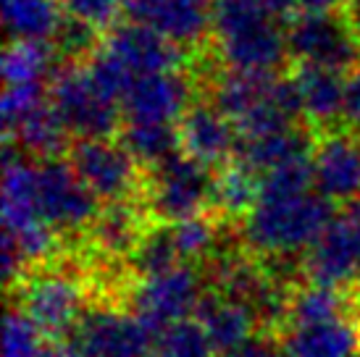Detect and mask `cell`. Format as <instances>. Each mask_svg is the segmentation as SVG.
<instances>
[{"label":"cell","mask_w":360,"mask_h":357,"mask_svg":"<svg viewBox=\"0 0 360 357\" xmlns=\"http://www.w3.org/2000/svg\"><path fill=\"white\" fill-rule=\"evenodd\" d=\"M42 357H84V355H82L79 347L66 337V339H53V342H48Z\"/></svg>","instance_id":"e575fe53"},{"label":"cell","mask_w":360,"mask_h":357,"mask_svg":"<svg viewBox=\"0 0 360 357\" xmlns=\"http://www.w3.org/2000/svg\"><path fill=\"white\" fill-rule=\"evenodd\" d=\"M176 137H179V152L213 171L234 158L240 142L234 121L205 95L192 100L179 116Z\"/></svg>","instance_id":"9a60e30c"},{"label":"cell","mask_w":360,"mask_h":357,"mask_svg":"<svg viewBox=\"0 0 360 357\" xmlns=\"http://www.w3.org/2000/svg\"><path fill=\"white\" fill-rule=\"evenodd\" d=\"M337 318H347V297H345V289L310 284V281H305L302 287L292 289L287 328L326 323V320H337ZM287 328H284V331H287ZM284 331H281V334H284Z\"/></svg>","instance_id":"d4e9b609"},{"label":"cell","mask_w":360,"mask_h":357,"mask_svg":"<svg viewBox=\"0 0 360 357\" xmlns=\"http://www.w3.org/2000/svg\"><path fill=\"white\" fill-rule=\"evenodd\" d=\"M360 273V228L345 213H337L329 226L302 255V276L310 284L347 289Z\"/></svg>","instance_id":"5bb4252c"},{"label":"cell","mask_w":360,"mask_h":357,"mask_svg":"<svg viewBox=\"0 0 360 357\" xmlns=\"http://www.w3.org/2000/svg\"><path fill=\"white\" fill-rule=\"evenodd\" d=\"M260 195V174L245 166L242 160L231 158L213 171V205L210 216L219 223H231L250 216Z\"/></svg>","instance_id":"7402d4cb"},{"label":"cell","mask_w":360,"mask_h":357,"mask_svg":"<svg viewBox=\"0 0 360 357\" xmlns=\"http://www.w3.org/2000/svg\"><path fill=\"white\" fill-rule=\"evenodd\" d=\"M345 126L360 129V63L347 74L345 84Z\"/></svg>","instance_id":"1f68e13d"},{"label":"cell","mask_w":360,"mask_h":357,"mask_svg":"<svg viewBox=\"0 0 360 357\" xmlns=\"http://www.w3.org/2000/svg\"><path fill=\"white\" fill-rule=\"evenodd\" d=\"M3 24L8 40H45L53 42L63 27L60 0H0Z\"/></svg>","instance_id":"603a6c76"},{"label":"cell","mask_w":360,"mask_h":357,"mask_svg":"<svg viewBox=\"0 0 360 357\" xmlns=\"http://www.w3.org/2000/svg\"><path fill=\"white\" fill-rule=\"evenodd\" d=\"M58 50L45 40H8L3 50V84L51 82Z\"/></svg>","instance_id":"cb8c5ba5"},{"label":"cell","mask_w":360,"mask_h":357,"mask_svg":"<svg viewBox=\"0 0 360 357\" xmlns=\"http://www.w3.org/2000/svg\"><path fill=\"white\" fill-rule=\"evenodd\" d=\"M119 139L145 169L179 152L176 124H124Z\"/></svg>","instance_id":"484cf974"},{"label":"cell","mask_w":360,"mask_h":357,"mask_svg":"<svg viewBox=\"0 0 360 357\" xmlns=\"http://www.w3.org/2000/svg\"><path fill=\"white\" fill-rule=\"evenodd\" d=\"M3 142L19 148L30 158L45 160L66 155L74 137L69 134L66 124L60 121L58 110L53 108L51 95H48L45 103H40L34 110H30L13 129L3 134Z\"/></svg>","instance_id":"ffe728a7"},{"label":"cell","mask_w":360,"mask_h":357,"mask_svg":"<svg viewBox=\"0 0 360 357\" xmlns=\"http://www.w3.org/2000/svg\"><path fill=\"white\" fill-rule=\"evenodd\" d=\"M192 318L202 326L219 357L240 352L255 339V331L260 328L255 310L245 299H237L210 287H205Z\"/></svg>","instance_id":"e0dca14e"},{"label":"cell","mask_w":360,"mask_h":357,"mask_svg":"<svg viewBox=\"0 0 360 357\" xmlns=\"http://www.w3.org/2000/svg\"><path fill=\"white\" fill-rule=\"evenodd\" d=\"M66 19H74L105 37L127 16V0H60Z\"/></svg>","instance_id":"f1b7e54d"},{"label":"cell","mask_w":360,"mask_h":357,"mask_svg":"<svg viewBox=\"0 0 360 357\" xmlns=\"http://www.w3.org/2000/svg\"><path fill=\"white\" fill-rule=\"evenodd\" d=\"M210 45L231 69L279 74L290 60L287 24L260 0H213Z\"/></svg>","instance_id":"6da1fadb"},{"label":"cell","mask_w":360,"mask_h":357,"mask_svg":"<svg viewBox=\"0 0 360 357\" xmlns=\"http://www.w3.org/2000/svg\"><path fill=\"white\" fill-rule=\"evenodd\" d=\"M276 339L287 357H355L360 349V331L347 318L292 326Z\"/></svg>","instance_id":"44dd1931"},{"label":"cell","mask_w":360,"mask_h":357,"mask_svg":"<svg viewBox=\"0 0 360 357\" xmlns=\"http://www.w3.org/2000/svg\"><path fill=\"white\" fill-rule=\"evenodd\" d=\"M350 289H355V297H358V302H360V273H358V278H355V284H352Z\"/></svg>","instance_id":"74e56055"},{"label":"cell","mask_w":360,"mask_h":357,"mask_svg":"<svg viewBox=\"0 0 360 357\" xmlns=\"http://www.w3.org/2000/svg\"><path fill=\"white\" fill-rule=\"evenodd\" d=\"M48 100V82H32V84H6L0 100V116H3V134L11 131L30 110Z\"/></svg>","instance_id":"4dcf8cb0"},{"label":"cell","mask_w":360,"mask_h":357,"mask_svg":"<svg viewBox=\"0 0 360 357\" xmlns=\"http://www.w3.org/2000/svg\"><path fill=\"white\" fill-rule=\"evenodd\" d=\"M145 357H219L195 318H184L155 334Z\"/></svg>","instance_id":"4316f807"},{"label":"cell","mask_w":360,"mask_h":357,"mask_svg":"<svg viewBox=\"0 0 360 357\" xmlns=\"http://www.w3.org/2000/svg\"><path fill=\"white\" fill-rule=\"evenodd\" d=\"M347 0H297L300 13H342Z\"/></svg>","instance_id":"836d02e7"},{"label":"cell","mask_w":360,"mask_h":357,"mask_svg":"<svg viewBox=\"0 0 360 357\" xmlns=\"http://www.w3.org/2000/svg\"><path fill=\"white\" fill-rule=\"evenodd\" d=\"M48 95L74 139L119 137L124 126L121 103L98 84L87 60H63L56 66Z\"/></svg>","instance_id":"5b68a950"},{"label":"cell","mask_w":360,"mask_h":357,"mask_svg":"<svg viewBox=\"0 0 360 357\" xmlns=\"http://www.w3.org/2000/svg\"><path fill=\"white\" fill-rule=\"evenodd\" d=\"M260 3H263L276 19L284 21V24L292 21L297 13H300V11H297V0H260Z\"/></svg>","instance_id":"d590c367"},{"label":"cell","mask_w":360,"mask_h":357,"mask_svg":"<svg viewBox=\"0 0 360 357\" xmlns=\"http://www.w3.org/2000/svg\"><path fill=\"white\" fill-rule=\"evenodd\" d=\"M48 339L19 308H8L3 328V357H42Z\"/></svg>","instance_id":"f546056e"},{"label":"cell","mask_w":360,"mask_h":357,"mask_svg":"<svg viewBox=\"0 0 360 357\" xmlns=\"http://www.w3.org/2000/svg\"><path fill=\"white\" fill-rule=\"evenodd\" d=\"M3 234L19 245L30 268L56 258L60 234L48 223L37 192V160L13 145L3 152Z\"/></svg>","instance_id":"3957f363"},{"label":"cell","mask_w":360,"mask_h":357,"mask_svg":"<svg viewBox=\"0 0 360 357\" xmlns=\"http://www.w3.org/2000/svg\"><path fill=\"white\" fill-rule=\"evenodd\" d=\"M292 79L302 100L305 124L313 131L337 129V121H345V84L347 74L313 63H290Z\"/></svg>","instance_id":"d6986e66"},{"label":"cell","mask_w":360,"mask_h":357,"mask_svg":"<svg viewBox=\"0 0 360 357\" xmlns=\"http://www.w3.org/2000/svg\"><path fill=\"white\" fill-rule=\"evenodd\" d=\"M37 192L42 213L58 234H87L103 208L66 155L37 160Z\"/></svg>","instance_id":"30bf717a"},{"label":"cell","mask_w":360,"mask_h":357,"mask_svg":"<svg viewBox=\"0 0 360 357\" xmlns=\"http://www.w3.org/2000/svg\"><path fill=\"white\" fill-rule=\"evenodd\" d=\"M337 213V202L319 189L300 195H260L250 216L242 221L245 245L260 258L305 252Z\"/></svg>","instance_id":"7a4b0ae2"},{"label":"cell","mask_w":360,"mask_h":357,"mask_svg":"<svg viewBox=\"0 0 360 357\" xmlns=\"http://www.w3.org/2000/svg\"><path fill=\"white\" fill-rule=\"evenodd\" d=\"M69 339L84 357H145L155 334L127 305L101 302L82 313Z\"/></svg>","instance_id":"8fae6325"},{"label":"cell","mask_w":360,"mask_h":357,"mask_svg":"<svg viewBox=\"0 0 360 357\" xmlns=\"http://www.w3.org/2000/svg\"><path fill=\"white\" fill-rule=\"evenodd\" d=\"M219 226L221 223L213 216H198V219L171 223L181 263H192V266L208 263L210 255H213V247H216Z\"/></svg>","instance_id":"83f0119b"},{"label":"cell","mask_w":360,"mask_h":357,"mask_svg":"<svg viewBox=\"0 0 360 357\" xmlns=\"http://www.w3.org/2000/svg\"><path fill=\"white\" fill-rule=\"evenodd\" d=\"M290 63L350 74L360 63V37L342 13H297L287 21Z\"/></svg>","instance_id":"9c48e42d"},{"label":"cell","mask_w":360,"mask_h":357,"mask_svg":"<svg viewBox=\"0 0 360 357\" xmlns=\"http://www.w3.org/2000/svg\"><path fill=\"white\" fill-rule=\"evenodd\" d=\"M150 223V216L142 208L140 200L110 202V205L101 208L98 219L92 221L84 239H87V247L101 258V263H105V266L124 263L127 266Z\"/></svg>","instance_id":"ac0fdd59"},{"label":"cell","mask_w":360,"mask_h":357,"mask_svg":"<svg viewBox=\"0 0 360 357\" xmlns=\"http://www.w3.org/2000/svg\"><path fill=\"white\" fill-rule=\"evenodd\" d=\"M190 69L158 71L140 77L121 98L124 124H176L195 95Z\"/></svg>","instance_id":"4fadbf2b"},{"label":"cell","mask_w":360,"mask_h":357,"mask_svg":"<svg viewBox=\"0 0 360 357\" xmlns=\"http://www.w3.org/2000/svg\"><path fill=\"white\" fill-rule=\"evenodd\" d=\"M66 158L103 205L142 197L145 166L119 137L74 139Z\"/></svg>","instance_id":"52a82bcc"},{"label":"cell","mask_w":360,"mask_h":357,"mask_svg":"<svg viewBox=\"0 0 360 357\" xmlns=\"http://www.w3.org/2000/svg\"><path fill=\"white\" fill-rule=\"evenodd\" d=\"M205 287L208 284L200 276L198 266L181 263V266H174L169 271L153 273V276L134 278L127 308L140 318L153 334H160L163 328L195 316Z\"/></svg>","instance_id":"ba28073f"},{"label":"cell","mask_w":360,"mask_h":357,"mask_svg":"<svg viewBox=\"0 0 360 357\" xmlns=\"http://www.w3.org/2000/svg\"><path fill=\"white\" fill-rule=\"evenodd\" d=\"M142 208L153 223H179L198 216H210L213 205V169L184 152H174L145 169Z\"/></svg>","instance_id":"8992f818"},{"label":"cell","mask_w":360,"mask_h":357,"mask_svg":"<svg viewBox=\"0 0 360 357\" xmlns=\"http://www.w3.org/2000/svg\"><path fill=\"white\" fill-rule=\"evenodd\" d=\"M313 174L316 189L326 195L331 202H350L360 195V139L355 129L337 126V129L316 131L313 145Z\"/></svg>","instance_id":"2e32d148"},{"label":"cell","mask_w":360,"mask_h":357,"mask_svg":"<svg viewBox=\"0 0 360 357\" xmlns=\"http://www.w3.org/2000/svg\"><path fill=\"white\" fill-rule=\"evenodd\" d=\"M127 21L158 32L187 53H200L210 40L213 0H127Z\"/></svg>","instance_id":"7c38bea8"},{"label":"cell","mask_w":360,"mask_h":357,"mask_svg":"<svg viewBox=\"0 0 360 357\" xmlns=\"http://www.w3.org/2000/svg\"><path fill=\"white\" fill-rule=\"evenodd\" d=\"M8 294L13 308L30 318L48 342L69 337L87 310V287L82 276L56 260L30 268Z\"/></svg>","instance_id":"277c9868"},{"label":"cell","mask_w":360,"mask_h":357,"mask_svg":"<svg viewBox=\"0 0 360 357\" xmlns=\"http://www.w3.org/2000/svg\"><path fill=\"white\" fill-rule=\"evenodd\" d=\"M342 213H345V216H347V219L360 228V195L358 197H352L350 202H345V205H342Z\"/></svg>","instance_id":"8d00e7d4"},{"label":"cell","mask_w":360,"mask_h":357,"mask_svg":"<svg viewBox=\"0 0 360 357\" xmlns=\"http://www.w3.org/2000/svg\"><path fill=\"white\" fill-rule=\"evenodd\" d=\"M229 357H287L284 355V349H281V342L276 339L274 342V337H255L250 342V344H245V347L240 349V352H234V355Z\"/></svg>","instance_id":"d6a6232c"}]
</instances>
